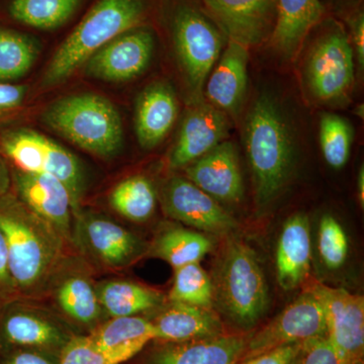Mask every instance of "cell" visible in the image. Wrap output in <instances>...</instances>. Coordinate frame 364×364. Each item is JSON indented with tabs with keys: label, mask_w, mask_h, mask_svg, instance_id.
<instances>
[{
	"label": "cell",
	"mask_w": 364,
	"mask_h": 364,
	"mask_svg": "<svg viewBox=\"0 0 364 364\" xmlns=\"http://www.w3.org/2000/svg\"><path fill=\"white\" fill-rule=\"evenodd\" d=\"M353 132L343 117L327 114L320 123V142L326 162L335 169L346 165L350 156Z\"/></svg>",
	"instance_id": "obj_33"
},
{
	"label": "cell",
	"mask_w": 364,
	"mask_h": 364,
	"mask_svg": "<svg viewBox=\"0 0 364 364\" xmlns=\"http://www.w3.org/2000/svg\"><path fill=\"white\" fill-rule=\"evenodd\" d=\"M54 294L60 310L74 323L86 327L97 324L102 309L97 287L85 274L71 273L62 277Z\"/></svg>",
	"instance_id": "obj_27"
},
{
	"label": "cell",
	"mask_w": 364,
	"mask_h": 364,
	"mask_svg": "<svg viewBox=\"0 0 364 364\" xmlns=\"http://www.w3.org/2000/svg\"><path fill=\"white\" fill-rule=\"evenodd\" d=\"M161 202L170 218L200 231L226 234L238 226L217 200L183 177H172L164 184Z\"/></svg>",
	"instance_id": "obj_14"
},
{
	"label": "cell",
	"mask_w": 364,
	"mask_h": 364,
	"mask_svg": "<svg viewBox=\"0 0 364 364\" xmlns=\"http://www.w3.org/2000/svg\"><path fill=\"white\" fill-rule=\"evenodd\" d=\"M144 16L141 0H98L53 55L43 85L51 87L64 82L100 48L140 26Z\"/></svg>",
	"instance_id": "obj_3"
},
{
	"label": "cell",
	"mask_w": 364,
	"mask_h": 364,
	"mask_svg": "<svg viewBox=\"0 0 364 364\" xmlns=\"http://www.w3.org/2000/svg\"><path fill=\"white\" fill-rule=\"evenodd\" d=\"M359 364H363V363H359Z\"/></svg>",
	"instance_id": "obj_45"
},
{
	"label": "cell",
	"mask_w": 364,
	"mask_h": 364,
	"mask_svg": "<svg viewBox=\"0 0 364 364\" xmlns=\"http://www.w3.org/2000/svg\"><path fill=\"white\" fill-rule=\"evenodd\" d=\"M4 154L16 168L48 174L65 186L71 196L74 215L80 212L85 177L77 157L58 143L30 129L7 132L1 139Z\"/></svg>",
	"instance_id": "obj_6"
},
{
	"label": "cell",
	"mask_w": 364,
	"mask_h": 364,
	"mask_svg": "<svg viewBox=\"0 0 364 364\" xmlns=\"http://www.w3.org/2000/svg\"><path fill=\"white\" fill-rule=\"evenodd\" d=\"M72 336L58 318L18 301L0 308V354L18 348L59 354Z\"/></svg>",
	"instance_id": "obj_11"
},
{
	"label": "cell",
	"mask_w": 364,
	"mask_h": 364,
	"mask_svg": "<svg viewBox=\"0 0 364 364\" xmlns=\"http://www.w3.org/2000/svg\"><path fill=\"white\" fill-rule=\"evenodd\" d=\"M327 335L325 314L312 289H306L279 315L247 339L241 360L287 344H304Z\"/></svg>",
	"instance_id": "obj_8"
},
{
	"label": "cell",
	"mask_w": 364,
	"mask_h": 364,
	"mask_svg": "<svg viewBox=\"0 0 364 364\" xmlns=\"http://www.w3.org/2000/svg\"><path fill=\"white\" fill-rule=\"evenodd\" d=\"M324 310L327 337L340 364L363 363L364 299L341 287L317 284L311 287Z\"/></svg>",
	"instance_id": "obj_9"
},
{
	"label": "cell",
	"mask_w": 364,
	"mask_h": 364,
	"mask_svg": "<svg viewBox=\"0 0 364 364\" xmlns=\"http://www.w3.org/2000/svg\"><path fill=\"white\" fill-rule=\"evenodd\" d=\"M18 299H21L9 272L6 241L0 231V308Z\"/></svg>",
	"instance_id": "obj_39"
},
{
	"label": "cell",
	"mask_w": 364,
	"mask_h": 364,
	"mask_svg": "<svg viewBox=\"0 0 364 364\" xmlns=\"http://www.w3.org/2000/svg\"><path fill=\"white\" fill-rule=\"evenodd\" d=\"M231 129L229 117L210 104L198 102L182 122L176 145L170 153L171 169L184 168L224 142Z\"/></svg>",
	"instance_id": "obj_17"
},
{
	"label": "cell",
	"mask_w": 364,
	"mask_h": 364,
	"mask_svg": "<svg viewBox=\"0 0 364 364\" xmlns=\"http://www.w3.org/2000/svg\"><path fill=\"white\" fill-rule=\"evenodd\" d=\"M178 114V102L166 83L148 86L139 95L136 107V138L144 149H153L164 140Z\"/></svg>",
	"instance_id": "obj_21"
},
{
	"label": "cell",
	"mask_w": 364,
	"mask_h": 364,
	"mask_svg": "<svg viewBox=\"0 0 364 364\" xmlns=\"http://www.w3.org/2000/svg\"><path fill=\"white\" fill-rule=\"evenodd\" d=\"M152 323L155 341H193L224 334L221 320L210 309L186 304L172 303Z\"/></svg>",
	"instance_id": "obj_24"
},
{
	"label": "cell",
	"mask_w": 364,
	"mask_h": 364,
	"mask_svg": "<svg viewBox=\"0 0 364 364\" xmlns=\"http://www.w3.org/2000/svg\"><path fill=\"white\" fill-rule=\"evenodd\" d=\"M0 231L20 299L42 294L62 267L65 239L9 193L0 198Z\"/></svg>",
	"instance_id": "obj_1"
},
{
	"label": "cell",
	"mask_w": 364,
	"mask_h": 364,
	"mask_svg": "<svg viewBox=\"0 0 364 364\" xmlns=\"http://www.w3.org/2000/svg\"><path fill=\"white\" fill-rule=\"evenodd\" d=\"M154 38L147 28H132L95 52L85 62V73L105 82L130 81L149 65Z\"/></svg>",
	"instance_id": "obj_13"
},
{
	"label": "cell",
	"mask_w": 364,
	"mask_h": 364,
	"mask_svg": "<svg viewBox=\"0 0 364 364\" xmlns=\"http://www.w3.org/2000/svg\"><path fill=\"white\" fill-rule=\"evenodd\" d=\"M310 269V222L305 214H296L284 223L277 244V282L284 291H291L305 282Z\"/></svg>",
	"instance_id": "obj_23"
},
{
	"label": "cell",
	"mask_w": 364,
	"mask_h": 364,
	"mask_svg": "<svg viewBox=\"0 0 364 364\" xmlns=\"http://www.w3.org/2000/svg\"><path fill=\"white\" fill-rule=\"evenodd\" d=\"M173 40L189 90L196 102H202L205 80L221 54V33L200 11L182 6L174 16Z\"/></svg>",
	"instance_id": "obj_7"
},
{
	"label": "cell",
	"mask_w": 364,
	"mask_h": 364,
	"mask_svg": "<svg viewBox=\"0 0 364 364\" xmlns=\"http://www.w3.org/2000/svg\"><path fill=\"white\" fill-rule=\"evenodd\" d=\"M90 336L112 364H122L140 353L149 342L155 341L156 331L152 321L130 316L109 318L97 326Z\"/></svg>",
	"instance_id": "obj_22"
},
{
	"label": "cell",
	"mask_w": 364,
	"mask_h": 364,
	"mask_svg": "<svg viewBox=\"0 0 364 364\" xmlns=\"http://www.w3.org/2000/svg\"><path fill=\"white\" fill-rule=\"evenodd\" d=\"M208 13L230 41L250 47L272 33L277 0H203Z\"/></svg>",
	"instance_id": "obj_16"
},
{
	"label": "cell",
	"mask_w": 364,
	"mask_h": 364,
	"mask_svg": "<svg viewBox=\"0 0 364 364\" xmlns=\"http://www.w3.org/2000/svg\"><path fill=\"white\" fill-rule=\"evenodd\" d=\"M42 122L81 149L114 156L123 145V124L114 104L97 93H77L52 102Z\"/></svg>",
	"instance_id": "obj_4"
},
{
	"label": "cell",
	"mask_w": 364,
	"mask_h": 364,
	"mask_svg": "<svg viewBox=\"0 0 364 364\" xmlns=\"http://www.w3.org/2000/svg\"><path fill=\"white\" fill-rule=\"evenodd\" d=\"M59 354L39 349L18 348L0 354V364H58Z\"/></svg>",
	"instance_id": "obj_37"
},
{
	"label": "cell",
	"mask_w": 364,
	"mask_h": 364,
	"mask_svg": "<svg viewBox=\"0 0 364 364\" xmlns=\"http://www.w3.org/2000/svg\"><path fill=\"white\" fill-rule=\"evenodd\" d=\"M214 301L237 327L250 329L267 312L269 291L255 251L238 239L228 241L215 273Z\"/></svg>",
	"instance_id": "obj_5"
},
{
	"label": "cell",
	"mask_w": 364,
	"mask_h": 364,
	"mask_svg": "<svg viewBox=\"0 0 364 364\" xmlns=\"http://www.w3.org/2000/svg\"><path fill=\"white\" fill-rule=\"evenodd\" d=\"M248 49L230 41L207 83L208 102L228 116H237L248 82Z\"/></svg>",
	"instance_id": "obj_20"
},
{
	"label": "cell",
	"mask_w": 364,
	"mask_h": 364,
	"mask_svg": "<svg viewBox=\"0 0 364 364\" xmlns=\"http://www.w3.org/2000/svg\"><path fill=\"white\" fill-rule=\"evenodd\" d=\"M58 364H112L90 335H73L59 353Z\"/></svg>",
	"instance_id": "obj_35"
},
{
	"label": "cell",
	"mask_w": 364,
	"mask_h": 364,
	"mask_svg": "<svg viewBox=\"0 0 364 364\" xmlns=\"http://www.w3.org/2000/svg\"><path fill=\"white\" fill-rule=\"evenodd\" d=\"M156 200L153 184L142 176L124 179L109 195V205L117 214L136 223L148 221L152 217Z\"/></svg>",
	"instance_id": "obj_29"
},
{
	"label": "cell",
	"mask_w": 364,
	"mask_h": 364,
	"mask_svg": "<svg viewBox=\"0 0 364 364\" xmlns=\"http://www.w3.org/2000/svg\"><path fill=\"white\" fill-rule=\"evenodd\" d=\"M354 44H355L356 54H358V64L361 67L364 65V21L363 14H359L353 21Z\"/></svg>",
	"instance_id": "obj_41"
},
{
	"label": "cell",
	"mask_w": 364,
	"mask_h": 364,
	"mask_svg": "<svg viewBox=\"0 0 364 364\" xmlns=\"http://www.w3.org/2000/svg\"><path fill=\"white\" fill-rule=\"evenodd\" d=\"M244 139L256 203L265 208L286 188L294 160L289 124L272 95L262 93L254 102L246 117Z\"/></svg>",
	"instance_id": "obj_2"
},
{
	"label": "cell",
	"mask_w": 364,
	"mask_h": 364,
	"mask_svg": "<svg viewBox=\"0 0 364 364\" xmlns=\"http://www.w3.org/2000/svg\"><path fill=\"white\" fill-rule=\"evenodd\" d=\"M213 248V242L205 235L183 228L163 232L155 240L149 253L168 262L174 269L200 262Z\"/></svg>",
	"instance_id": "obj_28"
},
{
	"label": "cell",
	"mask_w": 364,
	"mask_h": 364,
	"mask_svg": "<svg viewBox=\"0 0 364 364\" xmlns=\"http://www.w3.org/2000/svg\"><path fill=\"white\" fill-rule=\"evenodd\" d=\"M291 364H303V350H301V353H299V355L296 356V358L294 359L293 363H291Z\"/></svg>",
	"instance_id": "obj_44"
},
{
	"label": "cell",
	"mask_w": 364,
	"mask_h": 364,
	"mask_svg": "<svg viewBox=\"0 0 364 364\" xmlns=\"http://www.w3.org/2000/svg\"><path fill=\"white\" fill-rule=\"evenodd\" d=\"M303 346L301 343L284 345L234 364H291L303 350Z\"/></svg>",
	"instance_id": "obj_38"
},
{
	"label": "cell",
	"mask_w": 364,
	"mask_h": 364,
	"mask_svg": "<svg viewBox=\"0 0 364 364\" xmlns=\"http://www.w3.org/2000/svg\"><path fill=\"white\" fill-rule=\"evenodd\" d=\"M323 11L320 0H277L273 47L286 57L294 56L311 28L322 18Z\"/></svg>",
	"instance_id": "obj_25"
},
{
	"label": "cell",
	"mask_w": 364,
	"mask_h": 364,
	"mask_svg": "<svg viewBox=\"0 0 364 364\" xmlns=\"http://www.w3.org/2000/svg\"><path fill=\"white\" fill-rule=\"evenodd\" d=\"M26 91L25 86L0 82V116L18 109L23 104Z\"/></svg>",
	"instance_id": "obj_40"
},
{
	"label": "cell",
	"mask_w": 364,
	"mask_h": 364,
	"mask_svg": "<svg viewBox=\"0 0 364 364\" xmlns=\"http://www.w3.org/2000/svg\"><path fill=\"white\" fill-rule=\"evenodd\" d=\"M97 293L102 311L111 318L138 316L163 301L156 291L127 280H107L97 287Z\"/></svg>",
	"instance_id": "obj_26"
},
{
	"label": "cell",
	"mask_w": 364,
	"mask_h": 364,
	"mask_svg": "<svg viewBox=\"0 0 364 364\" xmlns=\"http://www.w3.org/2000/svg\"><path fill=\"white\" fill-rule=\"evenodd\" d=\"M318 246L321 258L330 269H339L348 255V238L343 227L330 215H326L318 225Z\"/></svg>",
	"instance_id": "obj_34"
},
{
	"label": "cell",
	"mask_w": 364,
	"mask_h": 364,
	"mask_svg": "<svg viewBox=\"0 0 364 364\" xmlns=\"http://www.w3.org/2000/svg\"><path fill=\"white\" fill-rule=\"evenodd\" d=\"M91 259L109 269H119L133 263L143 252L141 241L116 222L102 215H74L73 241Z\"/></svg>",
	"instance_id": "obj_12"
},
{
	"label": "cell",
	"mask_w": 364,
	"mask_h": 364,
	"mask_svg": "<svg viewBox=\"0 0 364 364\" xmlns=\"http://www.w3.org/2000/svg\"><path fill=\"white\" fill-rule=\"evenodd\" d=\"M303 364H340L327 335L304 343Z\"/></svg>",
	"instance_id": "obj_36"
},
{
	"label": "cell",
	"mask_w": 364,
	"mask_h": 364,
	"mask_svg": "<svg viewBox=\"0 0 364 364\" xmlns=\"http://www.w3.org/2000/svg\"><path fill=\"white\" fill-rule=\"evenodd\" d=\"M13 181L16 198L36 215L49 223L66 242L73 241L74 213L65 186L48 174L16 168Z\"/></svg>",
	"instance_id": "obj_15"
},
{
	"label": "cell",
	"mask_w": 364,
	"mask_h": 364,
	"mask_svg": "<svg viewBox=\"0 0 364 364\" xmlns=\"http://www.w3.org/2000/svg\"><path fill=\"white\" fill-rule=\"evenodd\" d=\"M38 55L39 48L30 38L14 31L0 30V82L25 76Z\"/></svg>",
	"instance_id": "obj_31"
},
{
	"label": "cell",
	"mask_w": 364,
	"mask_h": 364,
	"mask_svg": "<svg viewBox=\"0 0 364 364\" xmlns=\"http://www.w3.org/2000/svg\"><path fill=\"white\" fill-rule=\"evenodd\" d=\"M186 178L215 200L240 202L244 195L243 177L236 147L224 141L214 149L184 167Z\"/></svg>",
	"instance_id": "obj_18"
},
{
	"label": "cell",
	"mask_w": 364,
	"mask_h": 364,
	"mask_svg": "<svg viewBox=\"0 0 364 364\" xmlns=\"http://www.w3.org/2000/svg\"><path fill=\"white\" fill-rule=\"evenodd\" d=\"M358 191L359 203H360L361 205H363V203H364V169H363V167H361L360 170H359L358 179Z\"/></svg>",
	"instance_id": "obj_43"
},
{
	"label": "cell",
	"mask_w": 364,
	"mask_h": 364,
	"mask_svg": "<svg viewBox=\"0 0 364 364\" xmlns=\"http://www.w3.org/2000/svg\"><path fill=\"white\" fill-rule=\"evenodd\" d=\"M11 183V172H9L6 163L0 156V198L9 193Z\"/></svg>",
	"instance_id": "obj_42"
},
{
	"label": "cell",
	"mask_w": 364,
	"mask_h": 364,
	"mask_svg": "<svg viewBox=\"0 0 364 364\" xmlns=\"http://www.w3.org/2000/svg\"><path fill=\"white\" fill-rule=\"evenodd\" d=\"M174 272L170 301L210 309L214 301V287L213 280L200 262L189 263L176 268Z\"/></svg>",
	"instance_id": "obj_32"
},
{
	"label": "cell",
	"mask_w": 364,
	"mask_h": 364,
	"mask_svg": "<svg viewBox=\"0 0 364 364\" xmlns=\"http://www.w3.org/2000/svg\"><path fill=\"white\" fill-rule=\"evenodd\" d=\"M160 342L141 364H234L243 358L247 338L223 334L193 341Z\"/></svg>",
	"instance_id": "obj_19"
},
{
	"label": "cell",
	"mask_w": 364,
	"mask_h": 364,
	"mask_svg": "<svg viewBox=\"0 0 364 364\" xmlns=\"http://www.w3.org/2000/svg\"><path fill=\"white\" fill-rule=\"evenodd\" d=\"M80 0H14L11 16L23 25L52 30L63 25L77 9Z\"/></svg>",
	"instance_id": "obj_30"
},
{
	"label": "cell",
	"mask_w": 364,
	"mask_h": 364,
	"mask_svg": "<svg viewBox=\"0 0 364 364\" xmlns=\"http://www.w3.org/2000/svg\"><path fill=\"white\" fill-rule=\"evenodd\" d=\"M306 79L322 102L343 100L354 80L353 51L341 28H332L314 45L306 63Z\"/></svg>",
	"instance_id": "obj_10"
}]
</instances>
